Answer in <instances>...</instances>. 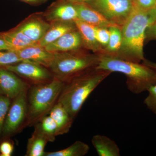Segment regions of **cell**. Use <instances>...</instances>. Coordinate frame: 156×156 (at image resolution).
Wrapping results in <instances>:
<instances>
[{
	"mask_svg": "<svg viewBox=\"0 0 156 156\" xmlns=\"http://www.w3.org/2000/svg\"><path fill=\"white\" fill-rule=\"evenodd\" d=\"M156 22V6L149 9L134 6L129 17L121 27L122 44L115 56L139 62L144 60V44L148 27Z\"/></svg>",
	"mask_w": 156,
	"mask_h": 156,
	"instance_id": "cell-1",
	"label": "cell"
},
{
	"mask_svg": "<svg viewBox=\"0 0 156 156\" xmlns=\"http://www.w3.org/2000/svg\"><path fill=\"white\" fill-rule=\"evenodd\" d=\"M111 73L95 68L73 77L64 82L57 102L75 119L91 93Z\"/></svg>",
	"mask_w": 156,
	"mask_h": 156,
	"instance_id": "cell-2",
	"label": "cell"
},
{
	"mask_svg": "<svg viewBox=\"0 0 156 156\" xmlns=\"http://www.w3.org/2000/svg\"><path fill=\"white\" fill-rule=\"evenodd\" d=\"M98 69L122 73L127 77L128 89L134 94L147 91L156 84V73L151 68L139 62L125 60L105 53L98 54Z\"/></svg>",
	"mask_w": 156,
	"mask_h": 156,
	"instance_id": "cell-3",
	"label": "cell"
},
{
	"mask_svg": "<svg viewBox=\"0 0 156 156\" xmlns=\"http://www.w3.org/2000/svg\"><path fill=\"white\" fill-rule=\"evenodd\" d=\"M64 82L55 79L49 83L30 85L27 92V120L26 128L33 127L49 115L57 103Z\"/></svg>",
	"mask_w": 156,
	"mask_h": 156,
	"instance_id": "cell-4",
	"label": "cell"
},
{
	"mask_svg": "<svg viewBox=\"0 0 156 156\" xmlns=\"http://www.w3.org/2000/svg\"><path fill=\"white\" fill-rule=\"evenodd\" d=\"M99 56L79 50L54 53L48 68L55 79L65 82L73 77L97 66Z\"/></svg>",
	"mask_w": 156,
	"mask_h": 156,
	"instance_id": "cell-5",
	"label": "cell"
},
{
	"mask_svg": "<svg viewBox=\"0 0 156 156\" xmlns=\"http://www.w3.org/2000/svg\"><path fill=\"white\" fill-rule=\"evenodd\" d=\"M27 90L21 92L12 99L6 115L0 140L11 138L26 128L28 112Z\"/></svg>",
	"mask_w": 156,
	"mask_h": 156,
	"instance_id": "cell-6",
	"label": "cell"
},
{
	"mask_svg": "<svg viewBox=\"0 0 156 156\" xmlns=\"http://www.w3.org/2000/svg\"><path fill=\"white\" fill-rule=\"evenodd\" d=\"M86 3L120 27L124 24L134 7L132 0H89Z\"/></svg>",
	"mask_w": 156,
	"mask_h": 156,
	"instance_id": "cell-7",
	"label": "cell"
},
{
	"mask_svg": "<svg viewBox=\"0 0 156 156\" xmlns=\"http://www.w3.org/2000/svg\"><path fill=\"white\" fill-rule=\"evenodd\" d=\"M5 67L30 85L47 83L55 79L48 68L31 62L23 61Z\"/></svg>",
	"mask_w": 156,
	"mask_h": 156,
	"instance_id": "cell-8",
	"label": "cell"
},
{
	"mask_svg": "<svg viewBox=\"0 0 156 156\" xmlns=\"http://www.w3.org/2000/svg\"><path fill=\"white\" fill-rule=\"evenodd\" d=\"M30 84L15 73L0 66V95L13 99L27 90Z\"/></svg>",
	"mask_w": 156,
	"mask_h": 156,
	"instance_id": "cell-9",
	"label": "cell"
},
{
	"mask_svg": "<svg viewBox=\"0 0 156 156\" xmlns=\"http://www.w3.org/2000/svg\"><path fill=\"white\" fill-rule=\"evenodd\" d=\"M50 26V23L45 20L43 12H40L30 14L16 27L32 41L38 43Z\"/></svg>",
	"mask_w": 156,
	"mask_h": 156,
	"instance_id": "cell-10",
	"label": "cell"
},
{
	"mask_svg": "<svg viewBox=\"0 0 156 156\" xmlns=\"http://www.w3.org/2000/svg\"><path fill=\"white\" fill-rule=\"evenodd\" d=\"M43 16L48 22L56 21H74L78 19L75 4L66 0H56L43 12Z\"/></svg>",
	"mask_w": 156,
	"mask_h": 156,
	"instance_id": "cell-11",
	"label": "cell"
},
{
	"mask_svg": "<svg viewBox=\"0 0 156 156\" xmlns=\"http://www.w3.org/2000/svg\"><path fill=\"white\" fill-rule=\"evenodd\" d=\"M45 48L50 53H56L76 51L83 46L81 34L76 29L65 34Z\"/></svg>",
	"mask_w": 156,
	"mask_h": 156,
	"instance_id": "cell-12",
	"label": "cell"
},
{
	"mask_svg": "<svg viewBox=\"0 0 156 156\" xmlns=\"http://www.w3.org/2000/svg\"><path fill=\"white\" fill-rule=\"evenodd\" d=\"M14 51L23 61L35 62L48 68L50 66L54 58V53H50L45 47L39 44Z\"/></svg>",
	"mask_w": 156,
	"mask_h": 156,
	"instance_id": "cell-13",
	"label": "cell"
},
{
	"mask_svg": "<svg viewBox=\"0 0 156 156\" xmlns=\"http://www.w3.org/2000/svg\"><path fill=\"white\" fill-rule=\"evenodd\" d=\"M78 14V19L96 27H109L118 26L109 21L98 11L86 3L74 4Z\"/></svg>",
	"mask_w": 156,
	"mask_h": 156,
	"instance_id": "cell-14",
	"label": "cell"
},
{
	"mask_svg": "<svg viewBox=\"0 0 156 156\" xmlns=\"http://www.w3.org/2000/svg\"><path fill=\"white\" fill-rule=\"evenodd\" d=\"M76 29L75 21H56L50 23V27L39 42V44L46 47L65 34Z\"/></svg>",
	"mask_w": 156,
	"mask_h": 156,
	"instance_id": "cell-15",
	"label": "cell"
},
{
	"mask_svg": "<svg viewBox=\"0 0 156 156\" xmlns=\"http://www.w3.org/2000/svg\"><path fill=\"white\" fill-rule=\"evenodd\" d=\"M57 126V136L68 133L74 119L61 103L57 102L49 114Z\"/></svg>",
	"mask_w": 156,
	"mask_h": 156,
	"instance_id": "cell-16",
	"label": "cell"
},
{
	"mask_svg": "<svg viewBox=\"0 0 156 156\" xmlns=\"http://www.w3.org/2000/svg\"><path fill=\"white\" fill-rule=\"evenodd\" d=\"M74 21L77 28L81 34L83 48L94 53H102V47L97 41L95 37V27L79 19Z\"/></svg>",
	"mask_w": 156,
	"mask_h": 156,
	"instance_id": "cell-17",
	"label": "cell"
},
{
	"mask_svg": "<svg viewBox=\"0 0 156 156\" xmlns=\"http://www.w3.org/2000/svg\"><path fill=\"white\" fill-rule=\"evenodd\" d=\"M94 147L99 156H119L120 150L115 141L108 136L97 134L92 139Z\"/></svg>",
	"mask_w": 156,
	"mask_h": 156,
	"instance_id": "cell-18",
	"label": "cell"
},
{
	"mask_svg": "<svg viewBox=\"0 0 156 156\" xmlns=\"http://www.w3.org/2000/svg\"><path fill=\"white\" fill-rule=\"evenodd\" d=\"M4 37L14 50H17L30 46L39 44L33 41L17 27L7 31L2 32Z\"/></svg>",
	"mask_w": 156,
	"mask_h": 156,
	"instance_id": "cell-19",
	"label": "cell"
},
{
	"mask_svg": "<svg viewBox=\"0 0 156 156\" xmlns=\"http://www.w3.org/2000/svg\"><path fill=\"white\" fill-rule=\"evenodd\" d=\"M48 142L44 135L34 130L27 140L25 156H44L45 147Z\"/></svg>",
	"mask_w": 156,
	"mask_h": 156,
	"instance_id": "cell-20",
	"label": "cell"
},
{
	"mask_svg": "<svg viewBox=\"0 0 156 156\" xmlns=\"http://www.w3.org/2000/svg\"><path fill=\"white\" fill-rule=\"evenodd\" d=\"M34 130L47 138L48 142L55 141L57 136V126L52 117L45 116L34 126Z\"/></svg>",
	"mask_w": 156,
	"mask_h": 156,
	"instance_id": "cell-21",
	"label": "cell"
},
{
	"mask_svg": "<svg viewBox=\"0 0 156 156\" xmlns=\"http://www.w3.org/2000/svg\"><path fill=\"white\" fill-rule=\"evenodd\" d=\"M89 150L88 144L77 140L64 149L54 152H45L44 156H84Z\"/></svg>",
	"mask_w": 156,
	"mask_h": 156,
	"instance_id": "cell-22",
	"label": "cell"
},
{
	"mask_svg": "<svg viewBox=\"0 0 156 156\" xmlns=\"http://www.w3.org/2000/svg\"><path fill=\"white\" fill-rule=\"evenodd\" d=\"M110 31L109 40L105 48V51L102 53L116 56L121 49L122 44V31L121 27L112 26L109 27Z\"/></svg>",
	"mask_w": 156,
	"mask_h": 156,
	"instance_id": "cell-23",
	"label": "cell"
},
{
	"mask_svg": "<svg viewBox=\"0 0 156 156\" xmlns=\"http://www.w3.org/2000/svg\"><path fill=\"white\" fill-rule=\"evenodd\" d=\"M22 61L14 50H0V66L6 67Z\"/></svg>",
	"mask_w": 156,
	"mask_h": 156,
	"instance_id": "cell-24",
	"label": "cell"
},
{
	"mask_svg": "<svg viewBox=\"0 0 156 156\" xmlns=\"http://www.w3.org/2000/svg\"><path fill=\"white\" fill-rule=\"evenodd\" d=\"M11 101L12 99L0 95V136L2 134L6 115L11 105Z\"/></svg>",
	"mask_w": 156,
	"mask_h": 156,
	"instance_id": "cell-25",
	"label": "cell"
},
{
	"mask_svg": "<svg viewBox=\"0 0 156 156\" xmlns=\"http://www.w3.org/2000/svg\"><path fill=\"white\" fill-rule=\"evenodd\" d=\"M148 94L144 99V103L151 111L156 115V84L147 89Z\"/></svg>",
	"mask_w": 156,
	"mask_h": 156,
	"instance_id": "cell-26",
	"label": "cell"
},
{
	"mask_svg": "<svg viewBox=\"0 0 156 156\" xmlns=\"http://www.w3.org/2000/svg\"><path fill=\"white\" fill-rule=\"evenodd\" d=\"M95 30L97 41L101 47L106 48L109 40L110 31L108 28L95 27Z\"/></svg>",
	"mask_w": 156,
	"mask_h": 156,
	"instance_id": "cell-27",
	"label": "cell"
},
{
	"mask_svg": "<svg viewBox=\"0 0 156 156\" xmlns=\"http://www.w3.org/2000/svg\"><path fill=\"white\" fill-rule=\"evenodd\" d=\"M14 142L11 138L0 140V156H11L14 150Z\"/></svg>",
	"mask_w": 156,
	"mask_h": 156,
	"instance_id": "cell-28",
	"label": "cell"
},
{
	"mask_svg": "<svg viewBox=\"0 0 156 156\" xmlns=\"http://www.w3.org/2000/svg\"><path fill=\"white\" fill-rule=\"evenodd\" d=\"M134 6L139 9H149L156 6V0H132Z\"/></svg>",
	"mask_w": 156,
	"mask_h": 156,
	"instance_id": "cell-29",
	"label": "cell"
},
{
	"mask_svg": "<svg viewBox=\"0 0 156 156\" xmlns=\"http://www.w3.org/2000/svg\"><path fill=\"white\" fill-rule=\"evenodd\" d=\"M146 37L156 39V22L147 29Z\"/></svg>",
	"mask_w": 156,
	"mask_h": 156,
	"instance_id": "cell-30",
	"label": "cell"
},
{
	"mask_svg": "<svg viewBox=\"0 0 156 156\" xmlns=\"http://www.w3.org/2000/svg\"><path fill=\"white\" fill-rule=\"evenodd\" d=\"M13 50V49L6 41L2 32H0V50Z\"/></svg>",
	"mask_w": 156,
	"mask_h": 156,
	"instance_id": "cell-31",
	"label": "cell"
},
{
	"mask_svg": "<svg viewBox=\"0 0 156 156\" xmlns=\"http://www.w3.org/2000/svg\"><path fill=\"white\" fill-rule=\"evenodd\" d=\"M32 6H39L47 2L49 0H18Z\"/></svg>",
	"mask_w": 156,
	"mask_h": 156,
	"instance_id": "cell-32",
	"label": "cell"
},
{
	"mask_svg": "<svg viewBox=\"0 0 156 156\" xmlns=\"http://www.w3.org/2000/svg\"><path fill=\"white\" fill-rule=\"evenodd\" d=\"M143 61V64L152 69L156 73V63L155 62H152L146 60V59H144Z\"/></svg>",
	"mask_w": 156,
	"mask_h": 156,
	"instance_id": "cell-33",
	"label": "cell"
},
{
	"mask_svg": "<svg viewBox=\"0 0 156 156\" xmlns=\"http://www.w3.org/2000/svg\"><path fill=\"white\" fill-rule=\"evenodd\" d=\"M66 1L73 4H77V3H86L89 0H66Z\"/></svg>",
	"mask_w": 156,
	"mask_h": 156,
	"instance_id": "cell-34",
	"label": "cell"
}]
</instances>
